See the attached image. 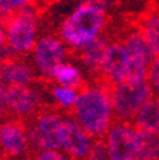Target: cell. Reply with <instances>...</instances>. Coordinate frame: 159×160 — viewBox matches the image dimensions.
<instances>
[{
    "instance_id": "obj_1",
    "label": "cell",
    "mask_w": 159,
    "mask_h": 160,
    "mask_svg": "<svg viewBox=\"0 0 159 160\" xmlns=\"http://www.w3.org/2000/svg\"><path fill=\"white\" fill-rule=\"evenodd\" d=\"M110 0H83L59 27V36L72 50L80 52L83 47L102 36L108 23Z\"/></svg>"
},
{
    "instance_id": "obj_2",
    "label": "cell",
    "mask_w": 159,
    "mask_h": 160,
    "mask_svg": "<svg viewBox=\"0 0 159 160\" xmlns=\"http://www.w3.org/2000/svg\"><path fill=\"white\" fill-rule=\"evenodd\" d=\"M72 113L73 119L93 139H103L116 120L110 97V86L103 82L82 87Z\"/></svg>"
},
{
    "instance_id": "obj_3",
    "label": "cell",
    "mask_w": 159,
    "mask_h": 160,
    "mask_svg": "<svg viewBox=\"0 0 159 160\" xmlns=\"http://www.w3.org/2000/svg\"><path fill=\"white\" fill-rule=\"evenodd\" d=\"M6 47L14 56L30 54L39 39V10L30 4L4 19Z\"/></svg>"
},
{
    "instance_id": "obj_4",
    "label": "cell",
    "mask_w": 159,
    "mask_h": 160,
    "mask_svg": "<svg viewBox=\"0 0 159 160\" xmlns=\"http://www.w3.org/2000/svg\"><path fill=\"white\" fill-rule=\"evenodd\" d=\"M110 97L115 119L132 122L143 104L153 97V92L148 79L126 80L123 83L110 86Z\"/></svg>"
},
{
    "instance_id": "obj_5",
    "label": "cell",
    "mask_w": 159,
    "mask_h": 160,
    "mask_svg": "<svg viewBox=\"0 0 159 160\" xmlns=\"http://www.w3.org/2000/svg\"><path fill=\"white\" fill-rule=\"evenodd\" d=\"M65 119L56 110H42L27 127L30 146L40 150H60Z\"/></svg>"
},
{
    "instance_id": "obj_6",
    "label": "cell",
    "mask_w": 159,
    "mask_h": 160,
    "mask_svg": "<svg viewBox=\"0 0 159 160\" xmlns=\"http://www.w3.org/2000/svg\"><path fill=\"white\" fill-rule=\"evenodd\" d=\"M30 56L36 73H39L42 77L50 79L55 69L67 60L69 47L60 36L45 34L39 36L34 47L30 52Z\"/></svg>"
},
{
    "instance_id": "obj_7",
    "label": "cell",
    "mask_w": 159,
    "mask_h": 160,
    "mask_svg": "<svg viewBox=\"0 0 159 160\" xmlns=\"http://www.w3.org/2000/svg\"><path fill=\"white\" fill-rule=\"evenodd\" d=\"M103 140L110 160H138V127L132 122L115 120Z\"/></svg>"
},
{
    "instance_id": "obj_8",
    "label": "cell",
    "mask_w": 159,
    "mask_h": 160,
    "mask_svg": "<svg viewBox=\"0 0 159 160\" xmlns=\"http://www.w3.org/2000/svg\"><path fill=\"white\" fill-rule=\"evenodd\" d=\"M122 43L129 54V80L148 79V72L155 54L139 29L129 30L122 39Z\"/></svg>"
},
{
    "instance_id": "obj_9",
    "label": "cell",
    "mask_w": 159,
    "mask_h": 160,
    "mask_svg": "<svg viewBox=\"0 0 159 160\" xmlns=\"http://www.w3.org/2000/svg\"><path fill=\"white\" fill-rule=\"evenodd\" d=\"M4 110L17 117H32L42 106V94L32 84L3 86Z\"/></svg>"
},
{
    "instance_id": "obj_10",
    "label": "cell",
    "mask_w": 159,
    "mask_h": 160,
    "mask_svg": "<svg viewBox=\"0 0 159 160\" xmlns=\"http://www.w3.org/2000/svg\"><path fill=\"white\" fill-rule=\"evenodd\" d=\"M99 74L102 76L103 82L109 86L129 80V54L122 40L109 43Z\"/></svg>"
},
{
    "instance_id": "obj_11",
    "label": "cell",
    "mask_w": 159,
    "mask_h": 160,
    "mask_svg": "<svg viewBox=\"0 0 159 160\" xmlns=\"http://www.w3.org/2000/svg\"><path fill=\"white\" fill-rule=\"evenodd\" d=\"M93 137L83 129L73 117H66L63 122L60 150L72 160H85L93 144Z\"/></svg>"
},
{
    "instance_id": "obj_12",
    "label": "cell",
    "mask_w": 159,
    "mask_h": 160,
    "mask_svg": "<svg viewBox=\"0 0 159 160\" xmlns=\"http://www.w3.org/2000/svg\"><path fill=\"white\" fill-rule=\"evenodd\" d=\"M36 77L32 62L22 56L2 59L0 63V83L2 86H26L33 83Z\"/></svg>"
},
{
    "instance_id": "obj_13",
    "label": "cell",
    "mask_w": 159,
    "mask_h": 160,
    "mask_svg": "<svg viewBox=\"0 0 159 160\" xmlns=\"http://www.w3.org/2000/svg\"><path fill=\"white\" fill-rule=\"evenodd\" d=\"M0 147L10 157L23 156L30 147L27 127L16 120L0 123Z\"/></svg>"
},
{
    "instance_id": "obj_14",
    "label": "cell",
    "mask_w": 159,
    "mask_h": 160,
    "mask_svg": "<svg viewBox=\"0 0 159 160\" xmlns=\"http://www.w3.org/2000/svg\"><path fill=\"white\" fill-rule=\"evenodd\" d=\"M109 43L110 42L106 37L99 36L98 39L93 40L92 43H89L86 47H83L80 50V62H82V66L85 67L86 72L93 74L99 73Z\"/></svg>"
},
{
    "instance_id": "obj_15",
    "label": "cell",
    "mask_w": 159,
    "mask_h": 160,
    "mask_svg": "<svg viewBox=\"0 0 159 160\" xmlns=\"http://www.w3.org/2000/svg\"><path fill=\"white\" fill-rule=\"evenodd\" d=\"M138 129L148 130L152 133L159 134V99L153 96L142 106L135 119L132 120Z\"/></svg>"
},
{
    "instance_id": "obj_16",
    "label": "cell",
    "mask_w": 159,
    "mask_h": 160,
    "mask_svg": "<svg viewBox=\"0 0 159 160\" xmlns=\"http://www.w3.org/2000/svg\"><path fill=\"white\" fill-rule=\"evenodd\" d=\"M139 32L146 39L155 57H159V10H149L139 19Z\"/></svg>"
},
{
    "instance_id": "obj_17",
    "label": "cell",
    "mask_w": 159,
    "mask_h": 160,
    "mask_svg": "<svg viewBox=\"0 0 159 160\" xmlns=\"http://www.w3.org/2000/svg\"><path fill=\"white\" fill-rule=\"evenodd\" d=\"M50 79L56 84L69 86L75 89H82L83 86V72L80 67L70 62H63L55 69Z\"/></svg>"
},
{
    "instance_id": "obj_18",
    "label": "cell",
    "mask_w": 159,
    "mask_h": 160,
    "mask_svg": "<svg viewBox=\"0 0 159 160\" xmlns=\"http://www.w3.org/2000/svg\"><path fill=\"white\" fill-rule=\"evenodd\" d=\"M138 159L159 160V134L138 129Z\"/></svg>"
},
{
    "instance_id": "obj_19",
    "label": "cell",
    "mask_w": 159,
    "mask_h": 160,
    "mask_svg": "<svg viewBox=\"0 0 159 160\" xmlns=\"http://www.w3.org/2000/svg\"><path fill=\"white\" fill-rule=\"evenodd\" d=\"M50 97L53 103L56 104L57 109L72 112L79 97V89L69 86H62V84H55L50 89Z\"/></svg>"
},
{
    "instance_id": "obj_20",
    "label": "cell",
    "mask_w": 159,
    "mask_h": 160,
    "mask_svg": "<svg viewBox=\"0 0 159 160\" xmlns=\"http://www.w3.org/2000/svg\"><path fill=\"white\" fill-rule=\"evenodd\" d=\"M36 2L37 0H0V17L6 19L30 4H36Z\"/></svg>"
},
{
    "instance_id": "obj_21",
    "label": "cell",
    "mask_w": 159,
    "mask_h": 160,
    "mask_svg": "<svg viewBox=\"0 0 159 160\" xmlns=\"http://www.w3.org/2000/svg\"><path fill=\"white\" fill-rule=\"evenodd\" d=\"M85 160H110L108 147L105 144V140L103 139L93 140V144L90 147L87 156L85 157Z\"/></svg>"
},
{
    "instance_id": "obj_22",
    "label": "cell",
    "mask_w": 159,
    "mask_h": 160,
    "mask_svg": "<svg viewBox=\"0 0 159 160\" xmlns=\"http://www.w3.org/2000/svg\"><path fill=\"white\" fill-rule=\"evenodd\" d=\"M148 82L152 87L153 96L159 99V57H155L151 63L149 72H148Z\"/></svg>"
},
{
    "instance_id": "obj_23",
    "label": "cell",
    "mask_w": 159,
    "mask_h": 160,
    "mask_svg": "<svg viewBox=\"0 0 159 160\" xmlns=\"http://www.w3.org/2000/svg\"><path fill=\"white\" fill-rule=\"evenodd\" d=\"M33 160H72L62 150H40Z\"/></svg>"
},
{
    "instance_id": "obj_24",
    "label": "cell",
    "mask_w": 159,
    "mask_h": 160,
    "mask_svg": "<svg viewBox=\"0 0 159 160\" xmlns=\"http://www.w3.org/2000/svg\"><path fill=\"white\" fill-rule=\"evenodd\" d=\"M4 46H6V24L3 17H0V50Z\"/></svg>"
},
{
    "instance_id": "obj_25",
    "label": "cell",
    "mask_w": 159,
    "mask_h": 160,
    "mask_svg": "<svg viewBox=\"0 0 159 160\" xmlns=\"http://www.w3.org/2000/svg\"><path fill=\"white\" fill-rule=\"evenodd\" d=\"M4 112V102H3V86L0 83V113Z\"/></svg>"
},
{
    "instance_id": "obj_26",
    "label": "cell",
    "mask_w": 159,
    "mask_h": 160,
    "mask_svg": "<svg viewBox=\"0 0 159 160\" xmlns=\"http://www.w3.org/2000/svg\"><path fill=\"white\" fill-rule=\"evenodd\" d=\"M43 4H55V3H57L59 0H40Z\"/></svg>"
},
{
    "instance_id": "obj_27",
    "label": "cell",
    "mask_w": 159,
    "mask_h": 160,
    "mask_svg": "<svg viewBox=\"0 0 159 160\" xmlns=\"http://www.w3.org/2000/svg\"><path fill=\"white\" fill-rule=\"evenodd\" d=\"M0 63H2V56H0Z\"/></svg>"
},
{
    "instance_id": "obj_28",
    "label": "cell",
    "mask_w": 159,
    "mask_h": 160,
    "mask_svg": "<svg viewBox=\"0 0 159 160\" xmlns=\"http://www.w3.org/2000/svg\"><path fill=\"white\" fill-rule=\"evenodd\" d=\"M138 160H140V159H138Z\"/></svg>"
}]
</instances>
